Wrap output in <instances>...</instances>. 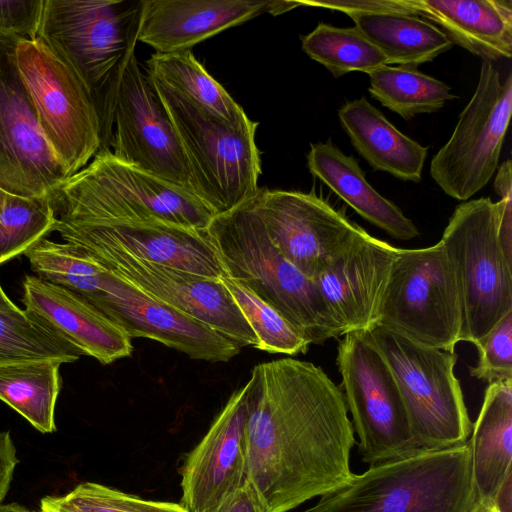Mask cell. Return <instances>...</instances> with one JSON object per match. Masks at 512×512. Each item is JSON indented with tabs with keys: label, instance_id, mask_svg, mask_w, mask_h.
I'll use <instances>...</instances> for the list:
<instances>
[{
	"label": "cell",
	"instance_id": "6da1fadb",
	"mask_svg": "<svg viewBox=\"0 0 512 512\" xmlns=\"http://www.w3.org/2000/svg\"><path fill=\"white\" fill-rule=\"evenodd\" d=\"M247 479L269 512H287L350 478L356 443L340 387L295 358L255 365L246 383Z\"/></svg>",
	"mask_w": 512,
	"mask_h": 512
},
{
	"label": "cell",
	"instance_id": "7a4b0ae2",
	"mask_svg": "<svg viewBox=\"0 0 512 512\" xmlns=\"http://www.w3.org/2000/svg\"><path fill=\"white\" fill-rule=\"evenodd\" d=\"M252 198L214 216L206 229L226 276L278 310L309 344L342 336L313 279L269 239Z\"/></svg>",
	"mask_w": 512,
	"mask_h": 512
},
{
	"label": "cell",
	"instance_id": "3957f363",
	"mask_svg": "<svg viewBox=\"0 0 512 512\" xmlns=\"http://www.w3.org/2000/svg\"><path fill=\"white\" fill-rule=\"evenodd\" d=\"M57 220H160L207 229L215 214L194 194L100 149L49 195Z\"/></svg>",
	"mask_w": 512,
	"mask_h": 512
},
{
	"label": "cell",
	"instance_id": "277c9868",
	"mask_svg": "<svg viewBox=\"0 0 512 512\" xmlns=\"http://www.w3.org/2000/svg\"><path fill=\"white\" fill-rule=\"evenodd\" d=\"M474 501L467 441L352 473L303 512H468Z\"/></svg>",
	"mask_w": 512,
	"mask_h": 512
},
{
	"label": "cell",
	"instance_id": "5b68a950",
	"mask_svg": "<svg viewBox=\"0 0 512 512\" xmlns=\"http://www.w3.org/2000/svg\"><path fill=\"white\" fill-rule=\"evenodd\" d=\"M142 0H44L37 39L77 75L99 119L138 41Z\"/></svg>",
	"mask_w": 512,
	"mask_h": 512
},
{
	"label": "cell",
	"instance_id": "8992f818",
	"mask_svg": "<svg viewBox=\"0 0 512 512\" xmlns=\"http://www.w3.org/2000/svg\"><path fill=\"white\" fill-rule=\"evenodd\" d=\"M151 81L185 154L197 197L215 216L254 197L262 174L255 142L258 122L247 118L236 127L229 126Z\"/></svg>",
	"mask_w": 512,
	"mask_h": 512
},
{
	"label": "cell",
	"instance_id": "52a82bcc",
	"mask_svg": "<svg viewBox=\"0 0 512 512\" xmlns=\"http://www.w3.org/2000/svg\"><path fill=\"white\" fill-rule=\"evenodd\" d=\"M440 241L458 290L459 340L476 346L512 312V263L498 239L497 202L482 197L460 203Z\"/></svg>",
	"mask_w": 512,
	"mask_h": 512
},
{
	"label": "cell",
	"instance_id": "ba28073f",
	"mask_svg": "<svg viewBox=\"0 0 512 512\" xmlns=\"http://www.w3.org/2000/svg\"><path fill=\"white\" fill-rule=\"evenodd\" d=\"M368 332L392 370L420 449L466 443L473 425L454 374L455 352L421 345L380 324Z\"/></svg>",
	"mask_w": 512,
	"mask_h": 512
},
{
	"label": "cell",
	"instance_id": "9c48e42d",
	"mask_svg": "<svg viewBox=\"0 0 512 512\" xmlns=\"http://www.w3.org/2000/svg\"><path fill=\"white\" fill-rule=\"evenodd\" d=\"M342 336L336 363L345 404L360 440L361 460L371 466L424 452L413 436L392 370L368 330Z\"/></svg>",
	"mask_w": 512,
	"mask_h": 512
},
{
	"label": "cell",
	"instance_id": "30bf717a",
	"mask_svg": "<svg viewBox=\"0 0 512 512\" xmlns=\"http://www.w3.org/2000/svg\"><path fill=\"white\" fill-rule=\"evenodd\" d=\"M100 127V149L197 196L176 132L135 53L118 74Z\"/></svg>",
	"mask_w": 512,
	"mask_h": 512
},
{
	"label": "cell",
	"instance_id": "8fae6325",
	"mask_svg": "<svg viewBox=\"0 0 512 512\" xmlns=\"http://www.w3.org/2000/svg\"><path fill=\"white\" fill-rule=\"evenodd\" d=\"M421 345L455 352L461 311L454 274L441 241L398 248L377 322Z\"/></svg>",
	"mask_w": 512,
	"mask_h": 512
},
{
	"label": "cell",
	"instance_id": "7c38bea8",
	"mask_svg": "<svg viewBox=\"0 0 512 512\" xmlns=\"http://www.w3.org/2000/svg\"><path fill=\"white\" fill-rule=\"evenodd\" d=\"M16 61L41 130L68 178L101 147L94 100L71 68L39 39H19Z\"/></svg>",
	"mask_w": 512,
	"mask_h": 512
},
{
	"label": "cell",
	"instance_id": "4fadbf2b",
	"mask_svg": "<svg viewBox=\"0 0 512 512\" xmlns=\"http://www.w3.org/2000/svg\"><path fill=\"white\" fill-rule=\"evenodd\" d=\"M512 110V73L504 81L492 62L483 60L472 98L454 131L430 163V174L448 196L467 201L498 168Z\"/></svg>",
	"mask_w": 512,
	"mask_h": 512
},
{
	"label": "cell",
	"instance_id": "5bb4252c",
	"mask_svg": "<svg viewBox=\"0 0 512 512\" xmlns=\"http://www.w3.org/2000/svg\"><path fill=\"white\" fill-rule=\"evenodd\" d=\"M19 39L0 37V189L48 196L66 178L49 146L16 61Z\"/></svg>",
	"mask_w": 512,
	"mask_h": 512
},
{
	"label": "cell",
	"instance_id": "9a60e30c",
	"mask_svg": "<svg viewBox=\"0 0 512 512\" xmlns=\"http://www.w3.org/2000/svg\"><path fill=\"white\" fill-rule=\"evenodd\" d=\"M252 203L273 245L311 279L349 248L363 229L314 191L260 188Z\"/></svg>",
	"mask_w": 512,
	"mask_h": 512
},
{
	"label": "cell",
	"instance_id": "2e32d148",
	"mask_svg": "<svg viewBox=\"0 0 512 512\" xmlns=\"http://www.w3.org/2000/svg\"><path fill=\"white\" fill-rule=\"evenodd\" d=\"M79 248L150 297L206 324L240 348L257 347L255 333L221 278L148 262L113 249Z\"/></svg>",
	"mask_w": 512,
	"mask_h": 512
},
{
	"label": "cell",
	"instance_id": "e0dca14e",
	"mask_svg": "<svg viewBox=\"0 0 512 512\" xmlns=\"http://www.w3.org/2000/svg\"><path fill=\"white\" fill-rule=\"evenodd\" d=\"M53 231L63 242L106 248L148 262L213 278L227 277L206 229L160 221L57 220Z\"/></svg>",
	"mask_w": 512,
	"mask_h": 512
},
{
	"label": "cell",
	"instance_id": "ac0fdd59",
	"mask_svg": "<svg viewBox=\"0 0 512 512\" xmlns=\"http://www.w3.org/2000/svg\"><path fill=\"white\" fill-rule=\"evenodd\" d=\"M131 338H148L208 362H228L240 347L206 324L168 306L108 269L104 292L90 302Z\"/></svg>",
	"mask_w": 512,
	"mask_h": 512
},
{
	"label": "cell",
	"instance_id": "d6986e66",
	"mask_svg": "<svg viewBox=\"0 0 512 512\" xmlns=\"http://www.w3.org/2000/svg\"><path fill=\"white\" fill-rule=\"evenodd\" d=\"M247 392L235 390L181 467V505L212 512L247 480Z\"/></svg>",
	"mask_w": 512,
	"mask_h": 512
},
{
	"label": "cell",
	"instance_id": "ffe728a7",
	"mask_svg": "<svg viewBox=\"0 0 512 512\" xmlns=\"http://www.w3.org/2000/svg\"><path fill=\"white\" fill-rule=\"evenodd\" d=\"M397 251L362 229L351 246L313 279L342 335L376 324Z\"/></svg>",
	"mask_w": 512,
	"mask_h": 512
},
{
	"label": "cell",
	"instance_id": "44dd1931",
	"mask_svg": "<svg viewBox=\"0 0 512 512\" xmlns=\"http://www.w3.org/2000/svg\"><path fill=\"white\" fill-rule=\"evenodd\" d=\"M298 6L288 0H142L138 41L156 53L190 50L225 29Z\"/></svg>",
	"mask_w": 512,
	"mask_h": 512
},
{
	"label": "cell",
	"instance_id": "7402d4cb",
	"mask_svg": "<svg viewBox=\"0 0 512 512\" xmlns=\"http://www.w3.org/2000/svg\"><path fill=\"white\" fill-rule=\"evenodd\" d=\"M22 286L24 311L83 355L104 365L131 355L127 332L79 294L32 275Z\"/></svg>",
	"mask_w": 512,
	"mask_h": 512
},
{
	"label": "cell",
	"instance_id": "603a6c76",
	"mask_svg": "<svg viewBox=\"0 0 512 512\" xmlns=\"http://www.w3.org/2000/svg\"><path fill=\"white\" fill-rule=\"evenodd\" d=\"M307 166L314 177L320 179L363 219L392 238L408 241L420 235L412 220L369 184L357 159L344 154L331 140L311 144Z\"/></svg>",
	"mask_w": 512,
	"mask_h": 512
},
{
	"label": "cell",
	"instance_id": "cb8c5ba5",
	"mask_svg": "<svg viewBox=\"0 0 512 512\" xmlns=\"http://www.w3.org/2000/svg\"><path fill=\"white\" fill-rule=\"evenodd\" d=\"M419 15L454 44L486 61L511 58V0H416Z\"/></svg>",
	"mask_w": 512,
	"mask_h": 512
},
{
	"label": "cell",
	"instance_id": "d4e9b609",
	"mask_svg": "<svg viewBox=\"0 0 512 512\" xmlns=\"http://www.w3.org/2000/svg\"><path fill=\"white\" fill-rule=\"evenodd\" d=\"M338 117L354 149L374 170L421 181L428 147L399 131L365 97L345 103Z\"/></svg>",
	"mask_w": 512,
	"mask_h": 512
},
{
	"label": "cell",
	"instance_id": "484cf974",
	"mask_svg": "<svg viewBox=\"0 0 512 512\" xmlns=\"http://www.w3.org/2000/svg\"><path fill=\"white\" fill-rule=\"evenodd\" d=\"M468 440L475 500L492 502L512 474V379L488 385Z\"/></svg>",
	"mask_w": 512,
	"mask_h": 512
},
{
	"label": "cell",
	"instance_id": "4316f807",
	"mask_svg": "<svg viewBox=\"0 0 512 512\" xmlns=\"http://www.w3.org/2000/svg\"><path fill=\"white\" fill-rule=\"evenodd\" d=\"M350 18L354 27L384 54L387 65L416 69L453 46L441 29L415 15L352 14Z\"/></svg>",
	"mask_w": 512,
	"mask_h": 512
},
{
	"label": "cell",
	"instance_id": "83f0119b",
	"mask_svg": "<svg viewBox=\"0 0 512 512\" xmlns=\"http://www.w3.org/2000/svg\"><path fill=\"white\" fill-rule=\"evenodd\" d=\"M146 63L147 74L152 80L200 106L227 125L236 127L248 118L190 50L154 53Z\"/></svg>",
	"mask_w": 512,
	"mask_h": 512
},
{
	"label": "cell",
	"instance_id": "f1b7e54d",
	"mask_svg": "<svg viewBox=\"0 0 512 512\" xmlns=\"http://www.w3.org/2000/svg\"><path fill=\"white\" fill-rule=\"evenodd\" d=\"M61 364L57 360H37L0 365V399L42 433L56 430Z\"/></svg>",
	"mask_w": 512,
	"mask_h": 512
},
{
	"label": "cell",
	"instance_id": "f546056e",
	"mask_svg": "<svg viewBox=\"0 0 512 512\" xmlns=\"http://www.w3.org/2000/svg\"><path fill=\"white\" fill-rule=\"evenodd\" d=\"M368 76L371 97L407 121L457 98L449 85L412 68L384 65Z\"/></svg>",
	"mask_w": 512,
	"mask_h": 512
},
{
	"label": "cell",
	"instance_id": "4dcf8cb0",
	"mask_svg": "<svg viewBox=\"0 0 512 512\" xmlns=\"http://www.w3.org/2000/svg\"><path fill=\"white\" fill-rule=\"evenodd\" d=\"M303 51L322 64L335 78L350 72H370L387 65L384 54L355 27L326 23L301 36Z\"/></svg>",
	"mask_w": 512,
	"mask_h": 512
},
{
	"label": "cell",
	"instance_id": "1f68e13d",
	"mask_svg": "<svg viewBox=\"0 0 512 512\" xmlns=\"http://www.w3.org/2000/svg\"><path fill=\"white\" fill-rule=\"evenodd\" d=\"M83 354L24 310H0V365L37 360L76 361Z\"/></svg>",
	"mask_w": 512,
	"mask_h": 512
},
{
	"label": "cell",
	"instance_id": "d6a6232c",
	"mask_svg": "<svg viewBox=\"0 0 512 512\" xmlns=\"http://www.w3.org/2000/svg\"><path fill=\"white\" fill-rule=\"evenodd\" d=\"M55 223L48 196L23 197L0 189V265L25 254Z\"/></svg>",
	"mask_w": 512,
	"mask_h": 512
},
{
	"label": "cell",
	"instance_id": "836d02e7",
	"mask_svg": "<svg viewBox=\"0 0 512 512\" xmlns=\"http://www.w3.org/2000/svg\"><path fill=\"white\" fill-rule=\"evenodd\" d=\"M221 279L255 333L256 349L287 355L307 352L309 342L278 310L246 285L229 277Z\"/></svg>",
	"mask_w": 512,
	"mask_h": 512
},
{
	"label": "cell",
	"instance_id": "e575fe53",
	"mask_svg": "<svg viewBox=\"0 0 512 512\" xmlns=\"http://www.w3.org/2000/svg\"><path fill=\"white\" fill-rule=\"evenodd\" d=\"M55 502L73 512H188L181 504L144 500L119 490L84 482Z\"/></svg>",
	"mask_w": 512,
	"mask_h": 512
},
{
	"label": "cell",
	"instance_id": "d590c367",
	"mask_svg": "<svg viewBox=\"0 0 512 512\" xmlns=\"http://www.w3.org/2000/svg\"><path fill=\"white\" fill-rule=\"evenodd\" d=\"M479 360L472 377L489 384L512 379V312L505 315L476 345Z\"/></svg>",
	"mask_w": 512,
	"mask_h": 512
},
{
	"label": "cell",
	"instance_id": "8d00e7d4",
	"mask_svg": "<svg viewBox=\"0 0 512 512\" xmlns=\"http://www.w3.org/2000/svg\"><path fill=\"white\" fill-rule=\"evenodd\" d=\"M44 0H0V37L37 38Z\"/></svg>",
	"mask_w": 512,
	"mask_h": 512
},
{
	"label": "cell",
	"instance_id": "74e56055",
	"mask_svg": "<svg viewBox=\"0 0 512 512\" xmlns=\"http://www.w3.org/2000/svg\"><path fill=\"white\" fill-rule=\"evenodd\" d=\"M301 6H313L352 14L396 13L418 16L416 0H306Z\"/></svg>",
	"mask_w": 512,
	"mask_h": 512
},
{
	"label": "cell",
	"instance_id": "f35d334b",
	"mask_svg": "<svg viewBox=\"0 0 512 512\" xmlns=\"http://www.w3.org/2000/svg\"><path fill=\"white\" fill-rule=\"evenodd\" d=\"M512 165L506 160L498 168L494 188L501 200L498 207V239L506 259L512 263Z\"/></svg>",
	"mask_w": 512,
	"mask_h": 512
},
{
	"label": "cell",
	"instance_id": "ab89813d",
	"mask_svg": "<svg viewBox=\"0 0 512 512\" xmlns=\"http://www.w3.org/2000/svg\"><path fill=\"white\" fill-rule=\"evenodd\" d=\"M212 512H269L251 482H246Z\"/></svg>",
	"mask_w": 512,
	"mask_h": 512
},
{
	"label": "cell",
	"instance_id": "60d3db41",
	"mask_svg": "<svg viewBox=\"0 0 512 512\" xmlns=\"http://www.w3.org/2000/svg\"><path fill=\"white\" fill-rule=\"evenodd\" d=\"M19 460L9 431L0 432V503L7 495Z\"/></svg>",
	"mask_w": 512,
	"mask_h": 512
},
{
	"label": "cell",
	"instance_id": "b9f144b4",
	"mask_svg": "<svg viewBox=\"0 0 512 512\" xmlns=\"http://www.w3.org/2000/svg\"><path fill=\"white\" fill-rule=\"evenodd\" d=\"M492 502L497 512H512V474L499 487Z\"/></svg>",
	"mask_w": 512,
	"mask_h": 512
},
{
	"label": "cell",
	"instance_id": "7bdbcfd3",
	"mask_svg": "<svg viewBox=\"0 0 512 512\" xmlns=\"http://www.w3.org/2000/svg\"><path fill=\"white\" fill-rule=\"evenodd\" d=\"M40 512H73L59 506L53 496H45L40 501Z\"/></svg>",
	"mask_w": 512,
	"mask_h": 512
},
{
	"label": "cell",
	"instance_id": "ee69618b",
	"mask_svg": "<svg viewBox=\"0 0 512 512\" xmlns=\"http://www.w3.org/2000/svg\"><path fill=\"white\" fill-rule=\"evenodd\" d=\"M468 512H497L493 502L474 501Z\"/></svg>",
	"mask_w": 512,
	"mask_h": 512
},
{
	"label": "cell",
	"instance_id": "f6af8a7d",
	"mask_svg": "<svg viewBox=\"0 0 512 512\" xmlns=\"http://www.w3.org/2000/svg\"><path fill=\"white\" fill-rule=\"evenodd\" d=\"M18 308L5 294L3 291L1 285H0V310H6V311H15L19 310Z\"/></svg>",
	"mask_w": 512,
	"mask_h": 512
},
{
	"label": "cell",
	"instance_id": "bcb514c9",
	"mask_svg": "<svg viewBox=\"0 0 512 512\" xmlns=\"http://www.w3.org/2000/svg\"><path fill=\"white\" fill-rule=\"evenodd\" d=\"M0 512H36L17 503L0 504Z\"/></svg>",
	"mask_w": 512,
	"mask_h": 512
}]
</instances>
